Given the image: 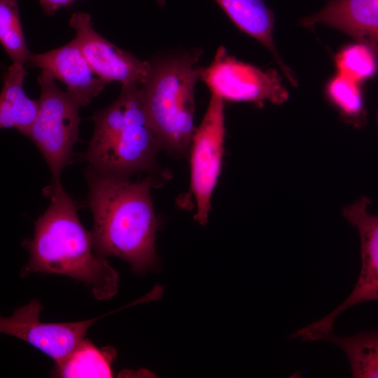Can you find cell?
<instances>
[{
	"label": "cell",
	"instance_id": "6da1fadb",
	"mask_svg": "<svg viewBox=\"0 0 378 378\" xmlns=\"http://www.w3.org/2000/svg\"><path fill=\"white\" fill-rule=\"evenodd\" d=\"M85 177L97 253L125 260L136 273L150 269L157 260L158 221L151 199L157 180L148 176L132 181L129 176L102 173L90 167Z\"/></svg>",
	"mask_w": 378,
	"mask_h": 378
},
{
	"label": "cell",
	"instance_id": "7a4b0ae2",
	"mask_svg": "<svg viewBox=\"0 0 378 378\" xmlns=\"http://www.w3.org/2000/svg\"><path fill=\"white\" fill-rule=\"evenodd\" d=\"M43 191L50 204L35 222L33 237L24 241L29 257L20 274L67 276L89 286L96 299L111 298L118 292V274L95 251L91 232L78 218L76 202L62 186L50 185Z\"/></svg>",
	"mask_w": 378,
	"mask_h": 378
},
{
	"label": "cell",
	"instance_id": "3957f363",
	"mask_svg": "<svg viewBox=\"0 0 378 378\" xmlns=\"http://www.w3.org/2000/svg\"><path fill=\"white\" fill-rule=\"evenodd\" d=\"M94 129L83 155L98 172L130 176L155 167L159 139L145 111L139 85H123L118 97L92 117Z\"/></svg>",
	"mask_w": 378,
	"mask_h": 378
},
{
	"label": "cell",
	"instance_id": "277c9868",
	"mask_svg": "<svg viewBox=\"0 0 378 378\" xmlns=\"http://www.w3.org/2000/svg\"><path fill=\"white\" fill-rule=\"evenodd\" d=\"M200 49L150 62L139 85L143 104L162 148L178 155L189 152L194 125L195 89L199 79Z\"/></svg>",
	"mask_w": 378,
	"mask_h": 378
},
{
	"label": "cell",
	"instance_id": "5b68a950",
	"mask_svg": "<svg viewBox=\"0 0 378 378\" xmlns=\"http://www.w3.org/2000/svg\"><path fill=\"white\" fill-rule=\"evenodd\" d=\"M37 80L41 88L38 110L24 136L45 159L52 175L51 186H60L61 174L72 160L78 140L80 106L57 87L48 72L42 70Z\"/></svg>",
	"mask_w": 378,
	"mask_h": 378
},
{
	"label": "cell",
	"instance_id": "8992f818",
	"mask_svg": "<svg viewBox=\"0 0 378 378\" xmlns=\"http://www.w3.org/2000/svg\"><path fill=\"white\" fill-rule=\"evenodd\" d=\"M224 102L211 95L190 146V191L196 205L194 219L207 223L211 200L221 172L225 134Z\"/></svg>",
	"mask_w": 378,
	"mask_h": 378
},
{
	"label": "cell",
	"instance_id": "52a82bcc",
	"mask_svg": "<svg viewBox=\"0 0 378 378\" xmlns=\"http://www.w3.org/2000/svg\"><path fill=\"white\" fill-rule=\"evenodd\" d=\"M199 74L211 94L223 102L267 101L281 104L288 98V92L275 70L263 71L239 61L229 55L223 46L217 49L208 66L200 67Z\"/></svg>",
	"mask_w": 378,
	"mask_h": 378
},
{
	"label": "cell",
	"instance_id": "ba28073f",
	"mask_svg": "<svg viewBox=\"0 0 378 378\" xmlns=\"http://www.w3.org/2000/svg\"><path fill=\"white\" fill-rule=\"evenodd\" d=\"M41 302L34 299L18 307L9 317L0 316V333L18 337L50 357L62 360L83 338L90 327L102 316L67 323L40 320Z\"/></svg>",
	"mask_w": 378,
	"mask_h": 378
},
{
	"label": "cell",
	"instance_id": "9c48e42d",
	"mask_svg": "<svg viewBox=\"0 0 378 378\" xmlns=\"http://www.w3.org/2000/svg\"><path fill=\"white\" fill-rule=\"evenodd\" d=\"M69 24L76 33L74 41L92 71L106 84L141 85L146 80L150 62L138 59L101 36L94 29L88 13H73Z\"/></svg>",
	"mask_w": 378,
	"mask_h": 378
},
{
	"label": "cell",
	"instance_id": "30bf717a",
	"mask_svg": "<svg viewBox=\"0 0 378 378\" xmlns=\"http://www.w3.org/2000/svg\"><path fill=\"white\" fill-rule=\"evenodd\" d=\"M369 204L362 197L342 209L344 217L360 234L362 267L351 293L328 314L332 320L354 305L378 298V218L368 211Z\"/></svg>",
	"mask_w": 378,
	"mask_h": 378
},
{
	"label": "cell",
	"instance_id": "8fae6325",
	"mask_svg": "<svg viewBox=\"0 0 378 378\" xmlns=\"http://www.w3.org/2000/svg\"><path fill=\"white\" fill-rule=\"evenodd\" d=\"M27 62L29 66L40 68L63 83L66 92L80 106L89 104L106 85L92 71L74 39L46 52L30 54Z\"/></svg>",
	"mask_w": 378,
	"mask_h": 378
},
{
	"label": "cell",
	"instance_id": "7c38bea8",
	"mask_svg": "<svg viewBox=\"0 0 378 378\" xmlns=\"http://www.w3.org/2000/svg\"><path fill=\"white\" fill-rule=\"evenodd\" d=\"M304 26L323 24L377 50L378 0H329L318 12L303 18Z\"/></svg>",
	"mask_w": 378,
	"mask_h": 378
},
{
	"label": "cell",
	"instance_id": "4fadbf2b",
	"mask_svg": "<svg viewBox=\"0 0 378 378\" xmlns=\"http://www.w3.org/2000/svg\"><path fill=\"white\" fill-rule=\"evenodd\" d=\"M233 23L267 48L289 82L297 85L290 69L283 62L273 40L274 14L264 0H214Z\"/></svg>",
	"mask_w": 378,
	"mask_h": 378
},
{
	"label": "cell",
	"instance_id": "5bb4252c",
	"mask_svg": "<svg viewBox=\"0 0 378 378\" xmlns=\"http://www.w3.org/2000/svg\"><path fill=\"white\" fill-rule=\"evenodd\" d=\"M26 76L24 64L13 63L4 75L0 92V129L13 127L23 135L29 130L38 110V100L30 99L24 90Z\"/></svg>",
	"mask_w": 378,
	"mask_h": 378
},
{
	"label": "cell",
	"instance_id": "9a60e30c",
	"mask_svg": "<svg viewBox=\"0 0 378 378\" xmlns=\"http://www.w3.org/2000/svg\"><path fill=\"white\" fill-rule=\"evenodd\" d=\"M116 351L111 346L98 348L83 338L62 360L55 363L52 375L64 378L113 377Z\"/></svg>",
	"mask_w": 378,
	"mask_h": 378
},
{
	"label": "cell",
	"instance_id": "2e32d148",
	"mask_svg": "<svg viewBox=\"0 0 378 378\" xmlns=\"http://www.w3.org/2000/svg\"><path fill=\"white\" fill-rule=\"evenodd\" d=\"M323 341L330 342L347 356L352 377H378V334L377 329L362 331L351 337H339L333 332Z\"/></svg>",
	"mask_w": 378,
	"mask_h": 378
},
{
	"label": "cell",
	"instance_id": "e0dca14e",
	"mask_svg": "<svg viewBox=\"0 0 378 378\" xmlns=\"http://www.w3.org/2000/svg\"><path fill=\"white\" fill-rule=\"evenodd\" d=\"M0 43L13 63L24 64L30 52L22 31L17 0H0Z\"/></svg>",
	"mask_w": 378,
	"mask_h": 378
},
{
	"label": "cell",
	"instance_id": "ac0fdd59",
	"mask_svg": "<svg viewBox=\"0 0 378 378\" xmlns=\"http://www.w3.org/2000/svg\"><path fill=\"white\" fill-rule=\"evenodd\" d=\"M376 52L360 42L344 47L335 57L338 74L358 83L371 78L377 71Z\"/></svg>",
	"mask_w": 378,
	"mask_h": 378
},
{
	"label": "cell",
	"instance_id": "d6986e66",
	"mask_svg": "<svg viewBox=\"0 0 378 378\" xmlns=\"http://www.w3.org/2000/svg\"><path fill=\"white\" fill-rule=\"evenodd\" d=\"M359 83L337 74L327 86V94L341 113L352 122L363 115V100Z\"/></svg>",
	"mask_w": 378,
	"mask_h": 378
},
{
	"label": "cell",
	"instance_id": "ffe728a7",
	"mask_svg": "<svg viewBox=\"0 0 378 378\" xmlns=\"http://www.w3.org/2000/svg\"><path fill=\"white\" fill-rule=\"evenodd\" d=\"M41 6L46 14L53 15L59 8L70 6L72 0H38Z\"/></svg>",
	"mask_w": 378,
	"mask_h": 378
},
{
	"label": "cell",
	"instance_id": "44dd1931",
	"mask_svg": "<svg viewBox=\"0 0 378 378\" xmlns=\"http://www.w3.org/2000/svg\"><path fill=\"white\" fill-rule=\"evenodd\" d=\"M156 1L161 6H164L166 4L165 0H156Z\"/></svg>",
	"mask_w": 378,
	"mask_h": 378
},
{
	"label": "cell",
	"instance_id": "7402d4cb",
	"mask_svg": "<svg viewBox=\"0 0 378 378\" xmlns=\"http://www.w3.org/2000/svg\"><path fill=\"white\" fill-rule=\"evenodd\" d=\"M72 1H73V2H74L75 0H72Z\"/></svg>",
	"mask_w": 378,
	"mask_h": 378
}]
</instances>
